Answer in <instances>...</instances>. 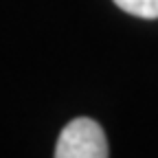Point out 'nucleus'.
<instances>
[{
  "label": "nucleus",
  "mask_w": 158,
  "mask_h": 158,
  "mask_svg": "<svg viewBox=\"0 0 158 158\" xmlns=\"http://www.w3.org/2000/svg\"><path fill=\"white\" fill-rule=\"evenodd\" d=\"M118 9H123L130 15L143 18V20H156L158 18V0H114Z\"/></svg>",
  "instance_id": "2"
},
{
  "label": "nucleus",
  "mask_w": 158,
  "mask_h": 158,
  "mask_svg": "<svg viewBox=\"0 0 158 158\" xmlns=\"http://www.w3.org/2000/svg\"><path fill=\"white\" fill-rule=\"evenodd\" d=\"M108 138L94 118L77 116L59 132L55 158H108Z\"/></svg>",
  "instance_id": "1"
}]
</instances>
